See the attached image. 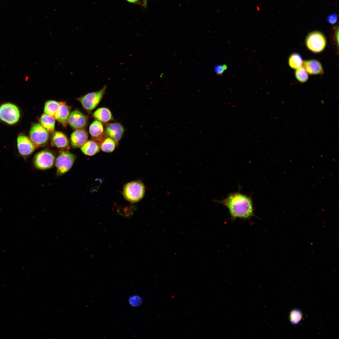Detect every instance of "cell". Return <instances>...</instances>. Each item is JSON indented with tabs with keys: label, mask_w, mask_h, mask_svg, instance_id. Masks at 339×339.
<instances>
[{
	"label": "cell",
	"mask_w": 339,
	"mask_h": 339,
	"mask_svg": "<svg viewBox=\"0 0 339 339\" xmlns=\"http://www.w3.org/2000/svg\"><path fill=\"white\" fill-rule=\"evenodd\" d=\"M218 202L228 209L233 220L237 218L248 219L254 216V208L252 199L239 192L229 194L225 198Z\"/></svg>",
	"instance_id": "1"
},
{
	"label": "cell",
	"mask_w": 339,
	"mask_h": 339,
	"mask_svg": "<svg viewBox=\"0 0 339 339\" xmlns=\"http://www.w3.org/2000/svg\"><path fill=\"white\" fill-rule=\"evenodd\" d=\"M145 191V187L143 183L140 180H135L128 182L124 186L123 195L126 201L135 203L143 198Z\"/></svg>",
	"instance_id": "2"
},
{
	"label": "cell",
	"mask_w": 339,
	"mask_h": 339,
	"mask_svg": "<svg viewBox=\"0 0 339 339\" xmlns=\"http://www.w3.org/2000/svg\"><path fill=\"white\" fill-rule=\"evenodd\" d=\"M307 48L314 53H319L325 48L327 44L326 38L321 32L315 31L309 33L305 40Z\"/></svg>",
	"instance_id": "3"
},
{
	"label": "cell",
	"mask_w": 339,
	"mask_h": 339,
	"mask_svg": "<svg viewBox=\"0 0 339 339\" xmlns=\"http://www.w3.org/2000/svg\"><path fill=\"white\" fill-rule=\"evenodd\" d=\"M20 112L15 105L7 103L0 106V119L9 125L16 123L20 118Z\"/></svg>",
	"instance_id": "4"
},
{
	"label": "cell",
	"mask_w": 339,
	"mask_h": 339,
	"mask_svg": "<svg viewBox=\"0 0 339 339\" xmlns=\"http://www.w3.org/2000/svg\"><path fill=\"white\" fill-rule=\"evenodd\" d=\"M106 89V86H105L99 90L88 93L77 100L85 109L88 110H92L100 103Z\"/></svg>",
	"instance_id": "5"
},
{
	"label": "cell",
	"mask_w": 339,
	"mask_h": 339,
	"mask_svg": "<svg viewBox=\"0 0 339 339\" xmlns=\"http://www.w3.org/2000/svg\"><path fill=\"white\" fill-rule=\"evenodd\" d=\"M75 155L67 151H60L56 160L57 173L61 175L66 173L72 166Z\"/></svg>",
	"instance_id": "6"
},
{
	"label": "cell",
	"mask_w": 339,
	"mask_h": 339,
	"mask_svg": "<svg viewBox=\"0 0 339 339\" xmlns=\"http://www.w3.org/2000/svg\"><path fill=\"white\" fill-rule=\"evenodd\" d=\"M30 140L36 148L44 146L48 141V132L41 124L36 123L31 127L30 132Z\"/></svg>",
	"instance_id": "7"
},
{
	"label": "cell",
	"mask_w": 339,
	"mask_h": 339,
	"mask_svg": "<svg viewBox=\"0 0 339 339\" xmlns=\"http://www.w3.org/2000/svg\"><path fill=\"white\" fill-rule=\"evenodd\" d=\"M55 160L54 155L47 150H43L37 153L34 158V164L37 168L44 170L51 168Z\"/></svg>",
	"instance_id": "8"
},
{
	"label": "cell",
	"mask_w": 339,
	"mask_h": 339,
	"mask_svg": "<svg viewBox=\"0 0 339 339\" xmlns=\"http://www.w3.org/2000/svg\"><path fill=\"white\" fill-rule=\"evenodd\" d=\"M68 122L74 129H83L87 125L88 118L79 110H75L70 113Z\"/></svg>",
	"instance_id": "9"
},
{
	"label": "cell",
	"mask_w": 339,
	"mask_h": 339,
	"mask_svg": "<svg viewBox=\"0 0 339 339\" xmlns=\"http://www.w3.org/2000/svg\"><path fill=\"white\" fill-rule=\"evenodd\" d=\"M17 147L19 153L26 156L31 154L36 148L34 144L27 137L21 135L17 139Z\"/></svg>",
	"instance_id": "10"
},
{
	"label": "cell",
	"mask_w": 339,
	"mask_h": 339,
	"mask_svg": "<svg viewBox=\"0 0 339 339\" xmlns=\"http://www.w3.org/2000/svg\"><path fill=\"white\" fill-rule=\"evenodd\" d=\"M124 131V128L121 124L114 122L106 125L104 132L107 137L111 138L117 143L122 138Z\"/></svg>",
	"instance_id": "11"
},
{
	"label": "cell",
	"mask_w": 339,
	"mask_h": 339,
	"mask_svg": "<svg viewBox=\"0 0 339 339\" xmlns=\"http://www.w3.org/2000/svg\"><path fill=\"white\" fill-rule=\"evenodd\" d=\"M89 132L93 140L100 143L107 137L104 132L102 123L98 121H94L90 125Z\"/></svg>",
	"instance_id": "12"
},
{
	"label": "cell",
	"mask_w": 339,
	"mask_h": 339,
	"mask_svg": "<svg viewBox=\"0 0 339 339\" xmlns=\"http://www.w3.org/2000/svg\"><path fill=\"white\" fill-rule=\"evenodd\" d=\"M88 134L86 131L83 129L76 130L71 134V145L74 148H81L87 141Z\"/></svg>",
	"instance_id": "13"
},
{
	"label": "cell",
	"mask_w": 339,
	"mask_h": 339,
	"mask_svg": "<svg viewBox=\"0 0 339 339\" xmlns=\"http://www.w3.org/2000/svg\"><path fill=\"white\" fill-rule=\"evenodd\" d=\"M71 108V107L66 105L65 102H62L54 116V118L65 127L67 125Z\"/></svg>",
	"instance_id": "14"
},
{
	"label": "cell",
	"mask_w": 339,
	"mask_h": 339,
	"mask_svg": "<svg viewBox=\"0 0 339 339\" xmlns=\"http://www.w3.org/2000/svg\"><path fill=\"white\" fill-rule=\"evenodd\" d=\"M69 140L66 135L60 132H53L51 137V144L53 146L62 149H69Z\"/></svg>",
	"instance_id": "15"
},
{
	"label": "cell",
	"mask_w": 339,
	"mask_h": 339,
	"mask_svg": "<svg viewBox=\"0 0 339 339\" xmlns=\"http://www.w3.org/2000/svg\"><path fill=\"white\" fill-rule=\"evenodd\" d=\"M302 65L307 72L311 75L320 74L323 73L322 64L316 60H305L303 61Z\"/></svg>",
	"instance_id": "16"
},
{
	"label": "cell",
	"mask_w": 339,
	"mask_h": 339,
	"mask_svg": "<svg viewBox=\"0 0 339 339\" xmlns=\"http://www.w3.org/2000/svg\"><path fill=\"white\" fill-rule=\"evenodd\" d=\"M100 143L94 140L87 141L81 147L83 153L88 156H93L100 150Z\"/></svg>",
	"instance_id": "17"
},
{
	"label": "cell",
	"mask_w": 339,
	"mask_h": 339,
	"mask_svg": "<svg viewBox=\"0 0 339 339\" xmlns=\"http://www.w3.org/2000/svg\"><path fill=\"white\" fill-rule=\"evenodd\" d=\"M94 117L98 121L106 123L113 120L111 112L108 108L101 107L97 109L94 113Z\"/></svg>",
	"instance_id": "18"
},
{
	"label": "cell",
	"mask_w": 339,
	"mask_h": 339,
	"mask_svg": "<svg viewBox=\"0 0 339 339\" xmlns=\"http://www.w3.org/2000/svg\"><path fill=\"white\" fill-rule=\"evenodd\" d=\"M41 125L49 132H52L55 129V121L54 117L45 113L40 119Z\"/></svg>",
	"instance_id": "19"
},
{
	"label": "cell",
	"mask_w": 339,
	"mask_h": 339,
	"mask_svg": "<svg viewBox=\"0 0 339 339\" xmlns=\"http://www.w3.org/2000/svg\"><path fill=\"white\" fill-rule=\"evenodd\" d=\"M62 103V102L54 100L47 101L45 104L44 113L54 117L57 110Z\"/></svg>",
	"instance_id": "20"
},
{
	"label": "cell",
	"mask_w": 339,
	"mask_h": 339,
	"mask_svg": "<svg viewBox=\"0 0 339 339\" xmlns=\"http://www.w3.org/2000/svg\"><path fill=\"white\" fill-rule=\"evenodd\" d=\"M302 56L297 53H293L289 56L288 62L289 66L292 69H297L301 67L303 63Z\"/></svg>",
	"instance_id": "21"
},
{
	"label": "cell",
	"mask_w": 339,
	"mask_h": 339,
	"mask_svg": "<svg viewBox=\"0 0 339 339\" xmlns=\"http://www.w3.org/2000/svg\"><path fill=\"white\" fill-rule=\"evenodd\" d=\"M116 144L111 138L107 137L100 143V148L103 152L110 153L115 150Z\"/></svg>",
	"instance_id": "22"
},
{
	"label": "cell",
	"mask_w": 339,
	"mask_h": 339,
	"mask_svg": "<svg viewBox=\"0 0 339 339\" xmlns=\"http://www.w3.org/2000/svg\"><path fill=\"white\" fill-rule=\"evenodd\" d=\"M294 74L297 80L302 83L306 82L309 78L308 73L303 67H301L296 69Z\"/></svg>",
	"instance_id": "23"
},
{
	"label": "cell",
	"mask_w": 339,
	"mask_h": 339,
	"mask_svg": "<svg viewBox=\"0 0 339 339\" xmlns=\"http://www.w3.org/2000/svg\"><path fill=\"white\" fill-rule=\"evenodd\" d=\"M302 317V314L301 312L299 309H293L290 313L289 320L293 324L295 325L299 323Z\"/></svg>",
	"instance_id": "24"
},
{
	"label": "cell",
	"mask_w": 339,
	"mask_h": 339,
	"mask_svg": "<svg viewBox=\"0 0 339 339\" xmlns=\"http://www.w3.org/2000/svg\"><path fill=\"white\" fill-rule=\"evenodd\" d=\"M227 68L226 65H216L214 68L215 73L221 75L223 73Z\"/></svg>",
	"instance_id": "25"
},
{
	"label": "cell",
	"mask_w": 339,
	"mask_h": 339,
	"mask_svg": "<svg viewBox=\"0 0 339 339\" xmlns=\"http://www.w3.org/2000/svg\"><path fill=\"white\" fill-rule=\"evenodd\" d=\"M327 20L330 23L334 24L336 22L337 20V15L335 13L329 15L327 17Z\"/></svg>",
	"instance_id": "26"
},
{
	"label": "cell",
	"mask_w": 339,
	"mask_h": 339,
	"mask_svg": "<svg viewBox=\"0 0 339 339\" xmlns=\"http://www.w3.org/2000/svg\"><path fill=\"white\" fill-rule=\"evenodd\" d=\"M128 2L131 3H136L138 2L139 0H126Z\"/></svg>",
	"instance_id": "27"
},
{
	"label": "cell",
	"mask_w": 339,
	"mask_h": 339,
	"mask_svg": "<svg viewBox=\"0 0 339 339\" xmlns=\"http://www.w3.org/2000/svg\"><path fill=\"white\" fill-rule=\"evenodd\" d=\"M144 3L145 4L146 2V0H143Z\"/></svg>",
	"instance_id": "28"
}]
</instances>
